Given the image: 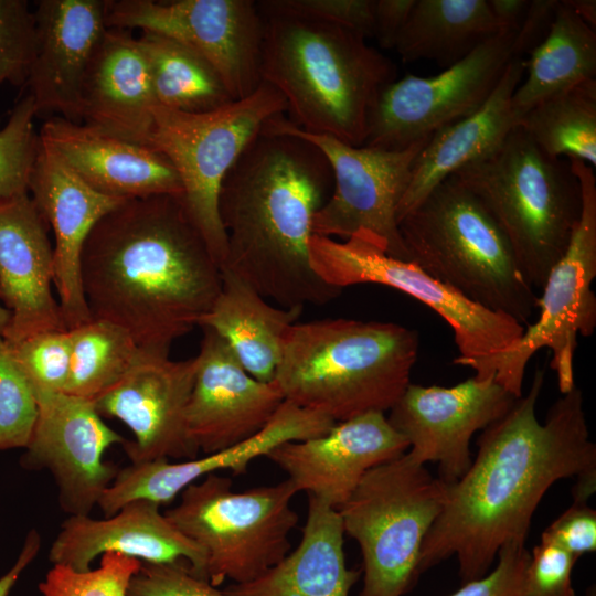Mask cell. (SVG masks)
Returning a JSON list of instances; mask_svg holds the SVG:
<instances>
[{"mask_svg":"<svg viewBox=\"0 0 596 596\" xmlns=\"http://www.w3.org/2000/svg\"><path fill=\"white\" fill-rule=\"evenodd\" d=\"M29 193L54 236V287L67 329L93 318L82 287L85 243L107 213L126 200L102 194L85 183L40 138Z\"/></svg>","mask_w":596,"mask_h":596,"instance_id":"obj_21","label":"cell"},{"mask_svg":"<svg viewBox=\"0 0 596 596\" xmlns=\"http://www.w3.org/2000/svg\"><path fill=\"white\" fill-rule=\"evenodd\" d=\"M541 541L555 544L577 558L596 550V511L587 500L573 503L542 533Z\"/></svg>","mask_w":596,"mask_h":596,"instance_id":"obj_45","label":"cell"},{"mask_svg":"<svg viewBox=\"0 0 596 596\" xmlns=\"http://www.w3.org/2000/svg\"><path fill=\"white\" fill-rule=\"evenodd\" d=\"M336 423L284 401L268 424L248 439L224 450L193 459L170 462L157 459L120 468L102 496L98 508L105 517L126 503L145 499L159 505L171 503L188 486L200 479L231 470L240 476L248 465L286 441L304 440L326 434Z\"/></svg>","mask_w":596,"mask_h":596,"instance_id":"obj_23","label":"cell"},{"mask_svg":"<svg viewBox=\"0 0 596 596\" xmlns=\"http://www.w3.org/2000/svg\"><path fill=\"white\" fill-rule=\"evenodd\" d=\"M285 111L286 99L266 82L249 96L206 113L153 108L148 147L173 164L182 183L184 209L221 268L227 248L219 213L222 181L265 124Z\"/></svg>","mask_w":596,"mask_h":596,"instance_id":"obj_10","label":"cell"},{"mask_svg":"<svg viewBox=\"0 0 596 596\" xmlns=\"http://www.w3.org/2000/svg\"><path fill=\"white\" fill-rule=\"evenodd\" d=\"M93 319L125 329L148 354L199 327L222 288V269L180 196L126 200L102 217L82 254Z\"/></svg>","mask_w":596,"mask_h":596,"instance_id":"obj_2","label":"cell"},{"mask_svg":"<svg viewBox=\"0 0 596 596\" xmlns=\"http://www.w3.org/2000/svg\"><path fill=\"white\" fill-rule=\"evenodd\" d=\"M407 450V440L385 413L370 412L336 423L323 435L280 444L266 457L288 475L298 492L339 509L368 471Z\"/></svg>","mask_w":596,"mask_h":596,"instance_id":"obj_20","label":"cell"},{"mask_svg":"<svg viewBox=\"0 0 596 596\" xmlns=\"http://www.w3.org/2000/svg\"><path fill=\"white\" fill-rule=\"evenodd\" d=\"M107 28L158 33L202 55L216 70L233 100L263 82L264 20L252 0H111Z\"/></svg>","mask_w":596,"mask_h":596,"instance_id":"obj_15","label":"cell"},{"mask_svg":"<svg viewBox=\"0 0 596 596\" xmlns=\"http://www.w3.org/2000/svg\"><path fill=\"white\" fill-rule=\"evenodd\" d=\"M34 394L39 415L20 466L47 470L57 487L61 509L70 515H89L120 469L104 460V454L126 439L103 421L88 400L64 392Z\"/></svg>","mask_w":596,"mask_h":596,"instance_id":"obj_16","label":"cell"},{"mask_svg":"<svg viewBox=\"0 0 596 596\" xmlns=\"http://www.w3.org/2000/svg\"><path fill=\"white\" fill-rule=\"evenodd\" d=\"M141 561L115 552L102 555L97 568L76 571L54 564L39 584L42 596H128Z\"/></svg>","mask_w":596,"mask_h":596,"instance_id":"obj_37","label":"cell"},{"mask_svg":"<svg viewBox=\"0 0 596 596\" xmlns=\"http://www.w3.org/2000/svg\"><path fill=\"white\" fill-rule=\"evenodd\" d=\"M500 31L517 33L530 6L529 0H488Z\"/></svg>","mask_w":596,"mask_h":596,"instance_id":"obj_49","label":"cell"},{"mask_svg":"<svg viewBox=\"0 0 596 596\" xmlns=\"http://www.w3.org/2000/svg\"><path fill=\"white\" fill-rule=\"evenodd\" d=\"M301 312L272 305L237 275L222 269L221 291L199 327L215 331L252 376L273 382L285 337Z\"/></svg>","mask_w":596,"mask_h":596,"instance_id":"obj_30","label":"cell"},{"mask_svg":"<svg viewBox=\"0 0 596 596\" xmlns=\"http://www.w3.org/2000/svg\"><path fill=\"white\" fill-rule=\"evenodd\" d=\"M196 356L173 361L142 352L131 369L92 403L102 417L117 418L132 433L124 449L131 464L196 458L187 426Z\"/></svg>","mask_w":596,"mask_h":596,"instance_id":"obj_18","label":"cell"},{"mask_svg":"<svg viewBox=\"0 0 596 596\" xmlns=\"http://www.w3.org/2000/svg\"><path fill=\"white\" fill-rule=\"evenodd\" d=\"M11 319V312L0 302V336L6 331Z\"/></svg>","mask_w":596,"mask_h":596,"instance_id":"obj_51","label":"cell"},{"mask_svg":"<svg viewBox=\"0 0 596 596\" xmlns=\"http://www.w3.org/2000/svg\"><path fill=\"white\" fill-rule=\"evenodd\" d=\"M298 493L286 479L241 492L232 480L211 473L188 486L164 514L205 554V578L219 586L249 582L280 562L291 549L298 522L291 500Z\"/></svg>","mask_w":596,"mask_h":596,"instance_id":"obj_9","label":"cell"},{"mask_svg":"<svg viewBox=\"0 0 596 596\" xmlns=\"http://www.w3.org/2000/svg\"><path fill=\"white\" fill-rule=\"evenodd\" d=\"M515 398L494 377L472 376L450 387L411 383L387 419L407 440L408 457L438 464V478L451 485L471 465L473 434L504 415Z\"/></svg>","mask_w":596,"mask_h":596,"instance_id":"obj_17","label":"cell"},{"mask_svg":"<svg viewBox=\"0 0 596 596\" xmlns=\"http://www.w3.org/2000/svg\"><path fill=\"white\" fill-rule=\"evenodd\" d=\"M8 344L33 391L64 392L71 368L70 330L44 331Z\"/></svg>","mask_w":596,"mask_h":596,"instance_id":"obj_39","label":"cell"},{"mask_svg":"<svg viewBox=\"0 0 596 596\" xmlns=\"http://www.w3.org/2000/svg\"><path fill=\"white\" fill-rule=\"evenodd\" d=\"M157 105L147 60L130 30L108 28L82 87V124L148 146Z\"/></svg>","mask_w":596,"mask_h":596,"instance_id":"obj_27","label":"cell"},{"mask_svg":"<svg viewBox=\"0 0 596 596\" xmlns=\"http://www.w3.org/2000/svg\"><path fill=\"white\" fill-rule=\"evenodd\" d=\"M549 157L596 166V79L554 94L521 116L519 125Z\"/></svg>","mask_w":596,"mask_h":596,"instance_id":"obj_34","label":"cell"},{"mask_svg":"<svg viewBox=\"0 0 596 596\" xmlns=\"http://www.w3.org/2000/svg\"><path fill=\"white\" fill-rule=\"evenodd\" d=\"M262 130L300 137L326 156L332 170L333 190L313 219V234L347 240L360 233L386 254L409 262L398 228L397 209L414 162L430 137L396 151L356 147L330 136L307 132L284 114L269 119Z\"/></svg>","mask_w":596,"mask_h":596,"instance_id":"obj_13","label":"cell"},{"mask_svg":"<svg viewBox=\"0 0 596 596\" xmlns=\"http://www.w3.org/2000/svg\"><path fill=\"white\" fill-rule=\"evenodd\" d=\"M418 333L394 322L322 319L287 332L274 382L284 400L334 423L390 411L411 384Z\"/></svg>","mask_w":596,"mask_h":596,"instance_id":"obj_5","label":"cell"},{"mask_svg":"<svg viewBox=\"0 0 596 596\" xmlns=\"http://www.w3.org/2000/svg\"><path fill=\"white\" fill-rule=\"evenodd\" d=\"M200 328L203 336L187 426L199 451L209 455L260 432L285 400L274 381L252 376L215 331Z\"/></svg>","mask_w":596,"mask_h":596,"instance_id":"obj_19","label":"cell"},{"mask_svg":"<svg viewBox=\"0 0 596 596\" xmlns=\"http://www.w3.org/2000/svg\"><path fill=\"white\" fill-rule=\"evenodd\" d=\"M564 2L583 22L596 31L595 0H564Z\"/></svg>","mask_w":596,"mask_h":596,"instance_id":"obj_50","label":"cell"},{"mask_svg":"<svg viewBox=\"0 0 596 596\" xmlns=\"http://www.w3.org/2000/svg\"><path fill=\"white\" fill-rule=\"evenodd\" d=\"M38 415L34 391L0 336V451L25 449Z\"/></svg>","mask_w":596,"mask_h":596,"instance_id":"obj_38","label":"cell"},{"mask_svg":"<svg viewBox=\"0 0 596 596\" xmlns=\"http://www.w3.org/2000/svg\"><path fill=\"white\" fill-rule=\"evenodd\" d=\"M147 60L157 105L182 113H206L232 102L221 76L202 55L161 34L137 39Z\"/></svg>","mask_w":596,"mask_h":596,"instance_id":"obj_33","label":"cell"},{"mask_svg":"<svg viewBox=\"0 0 596 596\" xmlns=\"http://www.w3.org/2000/svg\"><path fill=\"white\" fill-rule=\"evenodd\" d=\"M514 35L501 31L437 75L408 74L385 86L370 113L362 146L404 150L473 114L515 57Z\"/></svg>","mask_w":596,"mask_h":596,"instance_id":"obj_14","label":"cell"},{"mask_svg":"<svg viewBox=\"0 0 596 596\" xmlns=\"http://www.w3.org/2000/svg\"><path fill=\"white\" fill-rule=\"evenodd\" d=\"M35 47V22L26 0H0V85L26 83Z\"/></svg>","mask_w":596,"mask_h":596,"instance_id":"obj_40","label":"cell"},{"mask_svg":"<svg viewBox=\"0 0 596 596\" xmlns=\"http://www.w3.org/2000/svg\"><path fill=\"white\" fill-rule=\"evenodd\" d=\"M576 561L564 549L541 541L530 554L522 596H577L572 586Z\"/></svg>","mask_w":596,"mask_h":596,"instance_id":"obj_43","label":"cell"},{"mask_svg":"<svg viewBox=\"0 0 596 596\" xmlns=\"http://www.w3.org/2000/svg\"><path fill=\"white\" fill-rule=\"evenodd\" d=\"M47 230L29 192L0 200V300L11 312L2 334L7 342L68 330L52 291L54 252Z\"/></svg>","mask_w":596,"mask_h":596,"instance_id":"obj_24","label":"cell"},{"mask_svg":"<svg viewBox=\"0 0 596 596\" xmlns=\"http://www.w3.org/2000/svg\"><path fill=\"white\" fill-rule=\"evenodd\" d=\"M543 382L538 368L526 394L482 429L466 473L446 485L441 511L422 545L419 574L455 555L464 583L483 576L504 544L525 543L554 482L596 480V446L581 390L562 394L540 423L535 406Z\"/></svg>","mask_w":596,"mask_h":596,"instance_id":"obj_1","label":"cell"},{"mask_svg":"<svg viewBox=\"0 0 596 596\" xmlns=\"http://www.w3.org/2000/svg\"><path fill=\"white\" fill-rule=\"evenodd\" d=\"M309 258L315 273L342 290L358 284H377L400 290L434 310L454 332L459 355L454 363L480 377L487 363L512 347L524 327L491 311L438 281L413 262L395 258L362 234L339 242L313 234Z\"/></svg>","mask_w":596,"mask_h":596,"instance_id":"obj_12","label":"cell"},{"mask_svg":"<svg viewBox=\"0 0 596 596\" xmlns=\"http://www.w3.org/2000/svg\"><path fill=\"white\" fill-rule=\"evenodd\" d=\"M558 0H530L526 14L513 40V55L523 57L546 36L555 17Z\"/></svg>","mask_w":596,"mask_h":596,"instance_id":"obj_46","label":"cell"},{"mask_svg":"<svg viewBox=\"0 0 596 596\" xmlns=\"http://www.w3.org/2000/svg\"><path fill=\"white\" fill-rule=\"evenodd\" d=\"M35 117L33 98L25 94L0 125V200L29 192L40 145Z\"/></svg>","mask_w":596,"mask_h":596,"instance_id":"obj_36","label":"cell"},{"mask_svg":"<svg viewBox=\"0 0 596 596\" xmlns=\"http://www.w3.org/2000/svg\"><path fill=\"white\" fill-rule=\"evenodd\" d=\"M128 596H227L209 581L195 575L185 561L141 562L134 575Z\"/></svg>","mask_w":596,"mask_h":596,"instance_id":"obj_42","label":"cell"},{"mask_svg":"<svg viewBox=\"0 0 596 596\" xmlns=\"http://www.w3.org/2000/svg\"><path fill=\"white\" fill-rule=\"evenodd\" d=\"M524 74L525 60L513 57L478 110L430 136L414 162L408 187L397 209L398 223L437 184L464 166L494 151L519 125L512 96Z\"/></svg>","mask_w":596,"mask_h":596,"instance_id":"obj_28","label":"cell"},{"mask_svg":"<svg viewBox=\"0 0 596 596\" xmlns=\"http://www.w3.org/2000/svg\"><path fill=\"white\" fill-rule=\"evenodd\" d=\"M505 235L519 267L541 290L582 215V191L568 160L545 155L517 126L491 153L453 173Z\"/></svg>","mask_w":596,"mask_h":596,"instance_id":"obj_7","label":"cell"},{"mask_svg":"<svg viewBox=\"0 0 596 596\" xmlns=\"http://www.w3.org/2000/svg\"><path fill=\"white\" fill-rule=\"evenodd\" d=\"M582 191V215L564 255L551 269L539 297L538 319L509 349L491 359L481 379L494 380L514 397L522 395L528 362L547 348L551 369L561 394L575 386L574 355L577 336L590 337L596 328V178L588 164L567 159Z\"/></svg>","mask_w":596,"mask_h":596,"instance_id":"obj_11","label":"cell"},{"mask_svg":"<svg viewBox=\"0 0 596 596\" xmlns=\"http://www.w3.org/2000/svg\"><path fill=\"white\" fill-rule=\"evenodd\" d=\"M416 0H375L374 38L385 50L395 47Z\"/></svg>","mask_w":596,"mask_h":596,"instance_id":"obj_47","label":"cell"},{"mask_svg":"<svg viewBox=\"0 0 596 596\" xmlns=\"http://www.w3.org/2000/svg\"><path fill=\"white\" fill-rule=\"evenodd\" d=\"M42 545L40 533L31 529L22 544V549L10 570L0 577V596H10L18 579L25 568L35 560Z\"/></svg>","mask_w":596,"mask_h":596,"instance_id":"obj_48","label":"cell"},{"mask_svg":"<svg viewBox=\"0 0 596 596\" xmlns=\"http://www.w3.org/2000/svg\"><path fill=\"white\" fill-rule=\"evenodd\" d=\"M333 190L321 150L289 134H260L222 181L219 213L227 269L278 307L322 306L342 290L312 269L309 240L317 212Z\"/></svg>","mask_w":596,"mask_h":596,"instance_id":"obj_3","label":"cell"},{"mask_svg":"<svg viewBox=\"0 0 596 596\" xmlns=\"http://www.w3.org/2000/svg\"><path fill=\"white\" fill-rule=\"evenodd\" d=\"M525 78L512 96V108L521 118L539 102L596 79V31L558 0L544 40L525 60Z\"/></svg>","mask_w":596,"mask_h":596,"instance_id":"obj_32","label":"cell"},{"mask_svg":"<svg viewBox=\"0 0 596 596\" xmlns=\"http://www.w3.org/2000/svg\"><path fill=\"white\" fill-rule=\"evenodd\" d=\"M71 368L64 393L93 402L120 380L142 351L121 327L102 319L70 329Z\"/></svg>","mask_w":596,"mask_h":596,"instance_id":"obj_35","label":"cell"},{"mask_svg":"<svg viewBox=\"0 0 596 596\" xmlns=\"http://www.w3.org/2000/svg\"><path fill=\"white\" fill-rule=\"evenodd\" d=\"M40 138L91 188L121 199L182 196L171 161L159 151L60 116L47 118Z\"/></svg>","mask_w":596,"mask_h":596,"instance_id":"obj_26","label":"cell"},{"mask_svg":"<svg viewBox=\"0 0 596 596\" xmlns=\"http://www.w3.org/2000/svg\"><path fill=\"white\" fill-rule=\"evenodd\" d=\"M161 505L145 499L132 500L104 519L70 515L49 551L54 564L87 571L106 552H115L146 563L185 561L191 571L205 578V554L160 511ZM207 581V579H206Z\"/></svg>","mask_w":596,"mask_h":596,"instance_id":"obj_25","label":"cell"},{"mask_svg":"<svg viewBox=\"0 0 596 596\" xmlns=\"http://www.w3.org/2000/svg\"><path fill=\"white\" fill-rule=\"evenodd\" d=\"M298 546L258 577L231 584L227 596H349L361 571L349 568L338 509L308 496Z\"/></svg>","mask_w":596,"mask_h":596,"instance_id":"obj_29","label":"cell"},{"mask_svg":"<svg viewBox=\"0 0 596 596\" xmlns=\"http://www.w3.org/2000/svg\"><path fill=\"white\" fill-rule=\"evenodd\" d=\"M35 47L25 86L35 115L82 124V87L106 31L104 0H40Z\"/></svg>","mask_w":596,"mask_h":596,"instance_id":"obj_22","label":"cell"},{"mask_svg":"<svg viewBox=\"0 0 596 596\" xmlns=\"http://www.w3.org/2000/svg\"><path fill=\"white\" fill-rule=\"evenodd\" d=\"M491 573L465 582L450 596H522L530 552L525 543H507L498 552Z\"/></svg>","mask_w":596,"mask_h":596,"instance_id":"obj_44","label":"cell"},{"mask_svg":"<svg viewBox=\"0 0 596 596\" xmlns=\"http://www.w3.org/2000/svg\"><path fill=\"white\" fill-rule=\"evenodd\" d=\"M499 32L488 0H416L394 49L403 62L447 68Z\"/></svg>","mask_w":596,"mask_h":596,"instance_id":"obj_31","label":"cell"},{"mask_svg":"<svg viewBox=\"0 0 596 596\" xmlns=\"http://www.w3.org/2000/svg\"><path fill=\"white\" fill-rule=\"evenodd\" d=\"M585 596H596V592H595V588H590L589 590H587L586 595Z\"/></svg>","mask_w":596,"mask_h":596,"instance_id":"obj_52","label":"cell"},{"mask_svg":"<svg viewBox=\"0 0 596 596\" xmlns=\"http://www.w3.org/2000/svg\"><path fill=\"white\" fill-rule=\"evenodd\" d=\"M398 228L409 262L467 299L530 324L538 312L535 289L498 223L454 174L409 211Z\"/></svg>","mask_w":596,"mask_h":596,"instance_id":"obj_6","label":"cell"},{"mask_svg":"<svg viewBox=\"0 0 596 596\" xmlns=\"http://www.w3.org/2000/svg\"><path fill=\"white\" fill-rule=\"evenodd\" d=\"M446 485L405 453L365 473L338 509L362 554L359 596H403L416 583L423 542L439 515Z\"/></svg>","mask_w":596,"mask_h":596,"instance_id":"obj_8","label":"cell"},{"mask_svg":"<svg viewBox=\"0 0 596 596\" xmlns=\"http://www.w3.org/2000/svg\"><path fill=\"white\" fill-rule=\"evenodd\" d=\"M262 13H280L350 29L363 38L374 36L375 0H263Z\"/></svg>","mask_w":596,"mask_h":596,"instance_id":"obj_41","label":"cell"},{"mask_svg":"<svg viewBox=\"0 0 596 596\" xmlns=\"http://www.w3.org/2000/svg\"><path fill=\"white\" fill-rule=\"evenodd\" d=\"M262 79L286 99L300 129L362 146L370 113L395 64L361 34L331 23L262 13Z\"/></svg>","mask_w":596,"mask_h":596,"instance_id":"obj_4","label":"cell"}]
</instances>
